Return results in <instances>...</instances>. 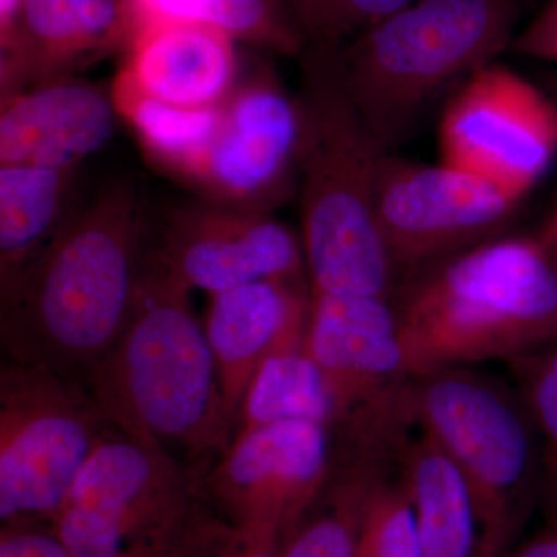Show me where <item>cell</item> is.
<instances>
[{"label":"cell","instance_id":"6da1fadb","mask_svg":"<svg viewBox=\"0 0 557 557\" xmlns=\"http://www.w3.org/2000/svg\"><path fill=\"white\" fill-rule=\"evenodd\" d=\"M143 199L116 182L70 211L20 271L0 282L7 358L87 387L129 321L145 265Z\"/></svg>","mask_w":557,"mask_h":557},{"label":"cell","instance_id":"7a4b0ae2","mask_svg":"<svg viewBox=\"0 0 557 557\" xmlns=\"http://www.w3.org/2000/svg\"><path fill=\"white\" fill-rule=\"evenodd\" d=\"M338 44H307L298 58L299 199L311 295L392 298L398 274L375 215L386 149L341 72Z\"/></svg>","mask_w":557,"mask_h":557},{"label":"cell","instance_id":"3957f363","mask_svg":"<svg viewBox=\"0 0 557 557\" xmlns=\"http://www.w3.org/2000/svg\"><path fill=\"white\" fill-rule=\"evenodd\" d=\"M409 375L511 362L557 341V262L534 236H500L399 278Z\"/></svg>","mask_w":557,"mask_h":557},{"label":"cell","instance_id":"277c9868","mask_svg":"<svg viewBox=\"0 0 557 557\" xmlns=\"http://www.w3.org/2000/svg\"><path fill=\"white\" fill-rule=\"evenodd\" d=\"M189 293L145 259L129 321L87 391L120 432L207 469L230 448L234 423Z\"/></svg>","mask_w":557,"mask_h":557},{"label":"cell","instance_id":"5b68a950","mask_svg":"<svg viewBox=\"0 0 557 557\" xmlns=\"http://www.w3.org/2000/svg\"><path fill=\"white\" fill-rule=\"evenodd\" d=\"M518 0H413L338 47L341 72L380 145L397 152L429 112L509 50Z\"/></svg>","mask_w":557,"mask_h":557},{"label":"cell","instance_id":"8992f818","mask_svg":"<svg viewBox=\"0 0 557 557\" xmlns=\"http://www.w3.org/2000/svg\"><path fill=\"white\" fill-rule=\"evenodd\" d=\"M76 557H208L236 531L203 469L119 429L102 440L54 520Z\"/></svg>","mask_w":557,"mask_h":557},{"label":"cell","instance_id":"52a82bcc","mask_svg":"<svg viewBox=\"0 0 557 557\" xmlns=\"http://www.w3.org/2000/svg\"><path fill=\"white\" fill-rule=\"evenodd\" d=\"M405 410L467 483L475 557H508L544 486V448L520 395L469 368L442 369L408 381Z\"/></svg>","mask_w":557,"mask_h":557},{"label":"cell","instance_id":"ba28073f","mask_svg":"<svg viewBox=\"0 0 557 557\" xmlns=\"http://www.w3.org/2000/svg\"><path fill=\"white\" fill-rule=\"evenodd\" d=\"M113 431L83 384L7 358L0 368V522L54 523Z\"/></svg>","mask_w":557,"mask_h":557},{"label":"cell","instance_id":"9c48e42d","mask_svg":"<svg viewBox=\"0 0 557 557\" xmlns=\"http://www.w3.org/2000/svg\"><path fill=\"white\" fill-rule=\"evenodd\" d=\"M487 180L449 166L383 153L375 215L398 281L438 260L497 239L520 205Z\"/></svg>","mask_w":557,"mask_h":557},{"label":"cell","instance_id":"30bf717a","mask_svg":"<svg viewBox=\"0 0 557 557\" xmlns=\"http://www.w3.org/2000/svg\"><path fill=\"white\" fill-rule=\"evenodd\" d=\"M440 161L523 200L557 156V109L547 91L491 62L446 100Z\"/></svg>","mask_w":557,"mask_h":557},{"label":"cell","instance_id":"8fae6325","mask_svg":"<svg viewBox=\"0 0 557 557\" xmlns=\"http://www.w3.org/2000/svg\"><path fill=\"white\" fill-rule=\"evenodd\" d=\"M332 468L330 428L292 420L236 432L203 475L209 497L231 525L285 536L324 493Z\"/></svg>","mask_w":557,"mask_h":557},{"label":"cell","instance_id":"7c38bea8","mask_svg":"<svg viewBox=\"0 0 557 557\" xmlns=\"http://www.w3.org/2000/svg\"><path fill=\"white\" fill-rule=\"evenodd\" d=\"M296 98L270 67L245 76L223 102V116L193 185L209 203L271 212L299 189Z\"/></svg>","mask_w":557,"mask_h":557},{"label":"cell","instance_id":"4fadbf2b","mask_svg":"<svg viewBox=\"0 0 557 557\" xmlns=\"http://www.w3.org/2000/svg\"><path fill=\"white\" fill-rule=\"evenodd\" d=\"M306 347L332 406V434L394 405L412 379L392 298L311 295Z\"/></svg>","mask_w":557,"mask_h":557},{"label":"cell","instance_id":"5bb4252c","mask_svg":"<svg viewBox=\"0 0 557 557\" xmlns=\"http://www.w3.org/2000/svg\"><path fill=\"white\" fill-rule=\"evenodd\" d=\"M145 258L188 289L209 295L265 278L309 277L302 237L270 212L201 205L164 220Z\"/></svg>","mask_w":557,"mask_h":557},{"label":"cell","instance_id":"9a60e30c","mask_svg":"<svg viewBox=\"0 0 557 557\" xmlns=\"http://www.w3.org/2000/svg\"><path fill=\"white\" fill-rule=\"evenodd\" d=\"M310 307L309 277L265 278L211 295L205 332L234 429L260 366L306 344Z\"/></svg>","mask_w":557,"mask_h":557},{"label":"cell","instance_id":"2e32d148","mask_svg":"<svg viewBox=\"0 0 557 557\" xmlns=\"http://www.w3.org/2000/svg\"><path fill=\"white\" fill-rule=\"evenodd\" d=\"M116 115L112 95L67 78L2 98L0 166L75 171L108 145Z\"/></svg>","mask_w":557,"mask_h":557},{"label":"cell","instance_id":"e0dca14e","mask_svg":"<svg viewBox=\"0 0 557 557\" xmlns=\"http://www.w3.org/2000/svg\"><path fill=\"white\" fill-rule=\"evenodd\" d=\"M236 40L208 25L143 22L116 78L178 108L223 104L239 84Z\"/></svg>","mask_w":557,"mask_h":557},{"label":"cell","instance_id":"ac0fdd59","mask_svg":"<svg viewBox=\"0 0 557 557\" xmlns=\"http://www.w3.org/2000/svg\"><path fill=\"white\" fill-rule=\"evenodd\" d=\"M135 27L131 0H22L20 50L2 73V98L127 49Z\"/></svg>","mask_w":557,"mask_h":557},{"label":"cell","instance_id":"d6986e66","mask_svg":"<svg viewBox=\"0 0 557 557\" xmlns=\"http://www.w3.org/2000/svg\"><path fill=\"white\" fill-rule=\"evenodd\" d=\"M401 485L416 511L424 557H475L479 525L467 483L434 438L399 443Z\"/></svg>","mask_w":557,"mask_h":557},{"label":"cell","instance_id":"ffe728a7","mask_svg":"<svg viewBox=\"0 0 557 557\" xmlns=\"http://www.w3.org/2000/svg\"><path fill=\"white\" fill-rule=\"evenodd\" d=\"M73 172L0 166V282L20 271L67 218Z\"/></svg>","mask_w":557,"mask_h":557},{"label":"cell","instance_id":"44dd1931","mask_svg":"<svg viewBox=\"0 0 557 557\" xmlns=\"http://www.w3.org/2000/svg\"><path fill=\"white\" fill-rule=\"evenodd\" d=\"M112 100L116 113L131 124L150 159L193 183L218 135L223 104L178 108L146 97L120 78L113 84Z\"/></svg>","mask_w":557,"mask_h":557},{"label":"cell","instance_id":"7402d4cb","mask_svg":"<svg viewBox=\"0 0 557 557\" xmlns=\"http://www.w3.org/2000/svg\"><path fill=\"white\" fill-rule=\"evenodd\" d=\"M344 472L330 475L324 493L285 534L282 557H355L370 490L384 474L388 454H351Z\"/></svg>","mask_w":557,"mask_h":557},{"label":"cell","instance_id":"603a6c76","mask_svg":"<svg viewBox=\"0 0 557 557\" xmlns=\"http://www.w3.org/2000/svg\"><path fill=\"white\" fill-rule=\"evenodd\" d=\"M135 22H190L218 28L252 49L299 58L306 49L285 0H131Z\"/></svg>","mask_w":557,"mask_h":557},{"label":"cell","instance_id":"cb8c5ba5","mask_svg":"<svg viewBox=\"0 0 557 557\" xmlns=\"http://www.w3.org/2000/svg\"><path fill=\"white\" fill-rule=\"evenodd\" d=\"M292 420L314 421L332 431V406L306 344L278 351L260 366L242 401L234 434Z\"/></svg>","mask_w":557,"mask_h":557},{"label":"cell","instance_id":"d4e9b609","mask_svg":"<svg viewBox=\"0 0 557 557\" xmlns=\"http://www.w3.org/2000/svg\"><path fill=\"white\" fill-rule=\"evenodd\" d=\"M355 557H424L416 511L401 482L381 478L370 490Z\"/></svg>","mask_w":557,"mask_h":557},{"label":"cell","instance_id":"484cf974","mask_svg":"<svg viewBox=\"0 0 557 557\" xmlns=\"http://www.w3.org/2000/svg\"><path fill=\"white\" fill-rule=\"evenodd\" d=\"M307 44H346L413 0H285Z\"/></svg>","mask_w":557,"mask_h":557},{"label":"cell","instance_id":"4316f807","mask_svg":"<svg viewBox=\"0 0 557 557\" xmlns=\"http://www.w3.org/2000/svg\"><path fill=\"white\" fill-rule=\"evenodd\" d=\"M544 448V472H557V341L509 362Z\"/></svg>","mask_w":557,"mask_h":557},{"label":"cell","instance_id":"83f0119b","mask_svg":"<svg viewBox=\"0 0 557 557\" xmlns=\"http://www.w3.org/2000/svg\"><path fill=\"white\" fill-rule=\"evenodd\" d=\"M0 557H76L50 522H10L0 527Z\"/></svg>","mask_w":557,"mask_h":557},{"label":"cell","instance_id":"f1b7e54d","mask_svg":"<svg viewBox=\"0 0 557 557\" xmlns=\"http://www.w3.org/2000/svg\"><path fill=\"white\" fill-rule=\"evenodd\" d=\"M508 51L557 64V0H548L530 24L516 33Z\"/></svg>","mask_w":557,"mask_h":557},{"label":"cell","instance_id":"f546056e","mask_svg":"<svg viewBox=\"0 0 557 557\" xmlns=\"http://www.w3.org/2000/svg\"><path fill=\"white\" fill-rule=\"evenodd\" d=\"M284 534L267 530H237L208 557H282Z\"/></svg>","mask_w":557,"mask_h":557},{"label":"cell","instance_id":"4dcf8cb0","mask_svg":"<svg viewBox=\"0 0 557 557\" xmlns=\"http://www.w3.org/2000/svg\"><path fill=\"white\" fill-rule=\"evenodd\" d=\"M549 511L548 525L522 547L512 549L508 557H557V504H549Z\"/></svg>","mask_w":557,"mask_h":557},{"label":"cell","instance_id":"1f68e13d","mask_svg":"<svg viewBox=\"0 0 557 557\" xmlns=\"http://www.w3.org/2000/svg\"><path fill=\"white\" fill-rule=\"evenodd\" d=\"M536 236L557 262V220L545 219L544 225L537 231Z\"/></svg>","mask_w":557,"mask_h":557},{"label":"cell","instance_id":"d6a6232c","mask_svg":"<svg viewBox=\"0 0 557 557\" xmlns=\"http://www.w3.org/2000/svg\"><path fill=\"white\" fill-rule=\"evenodd\" d=\"M547 94L557 109V72L553 75L552 81H549Z\"/></svg>","mask_w":557,"mask_h":557},{"label":"cell","instance_id":"836d02e7","mask_svg":"<svg viewBox=\"0 0 557 557\" xmlns=\"http://www.w3.org/2000/svg\"><path fill=\"white\" fill-rule=\"evenodd\" d=\"M549 220H557V199L555 205H553L552 211H549L548 218Z\"/></svg>","mask_w":557,"mask_h":557}]
</instances>
